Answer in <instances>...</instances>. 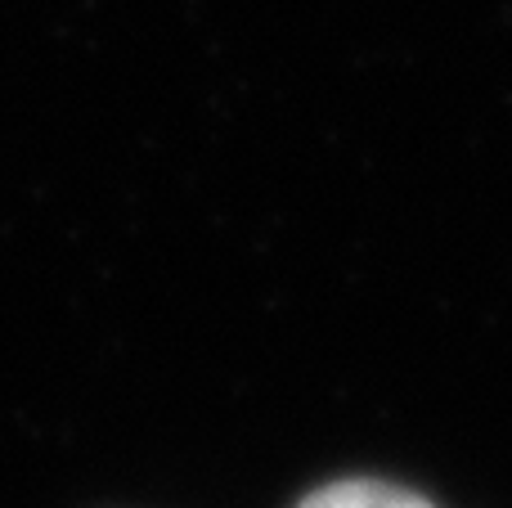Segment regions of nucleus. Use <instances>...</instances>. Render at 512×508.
Here are the masks:
<instances>
[{"instance_id": "1", "label": "nucleus", "mask_w": 512, "mask_h": 508, "mask_svg": "<svg viewBox=\"0 0 512 508\" xmlns=\"http://www.w3.org/2000/svg\"><path fill=\"white\" fill-rule=\"evenodd\" d=\"M297 508H436L423 495L405 491L391 482H369V477H351V482L319 486L315 495H306Z\"/></svg>"}]
</instances>
